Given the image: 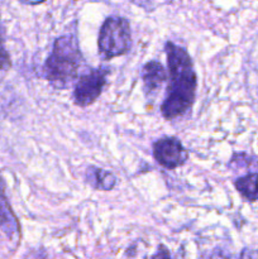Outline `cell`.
I'll list each match as a JSON object with an SVG mask.
<instances>
[{
    "label": "cell",
    "mask_w": 258,
    "mask_h": 259,
    "mask_svg": "<svg viewBox=\"0 0 258 259\" xmlns=\"http://www.w3.org/2000/svg\"><path fill=\"white\" fill-rule=\"evenodd\" d=\"M109 73L110 70L108 67L91 68L82 73L73 89V100L76 105L81 108L91 105L103 93Z\"/></svg>",
    "instance_id": "4"
},
{
    "label": "cell",
    "mask_w": 258,
    "mask_h": 259,
    "mask_svg": "<svg viewBox=\"0 0 258 259\" xmlns=\"http://www.w3.org/2000/svg\"><path fill=\"white\" fill-rule=\"evenodd\" d=\"M235 189L248 201H257L258 200V174L252 172L245 176L239 177L234 182Z\"/></svg>",
    "instance_id": "9"
},
{
    "label": "cell",
    "mask_w": 258,
    "mask_h": 259,
    "mask_svg": "<svg viewBox=\"0 0 258 259\" xmlns=\"http://www.w3.org/2000/svg\"><path fill=\"white\" fill-rule=\"evenodd\" d=\"M151 259H172V258H171V254H169V250L167 249L163 244H161L158 245L157 252L154 253L153 257Z\"/></svg>",
    "instance_id": "11"
},
{
    "label": "cell",
    "mask_w": 258,
    "mask_h": 259,
    "mask_svg": "<svg viewBox=\"0 0 258 259\" xmlns=\"http://www.w3.org/2000/svg\"><path fill=\"white\" fill-rule=\"evenodd\" d=\"M0 230L10 240H17L20 237L19 222L8 201L5 195V184L2 176H0Z\"/></svg>",
    "instance_id": "6"
},
{
    "label": "cell",
    "mask_w": 258,
    "mask_h": 259,
    "mask_svg": "<svg viewBox=\"0 0 258 259\" xmlns=\"http://www.w3.org/2000/svg\"><path fill=\"white\" fill-rule=\"evenodd\" d=\"M153 157L164 168L175 169L187 161L189 153L179 139L164 137L153 144Z\"/></svg>",
    "instance_id": "5"
},
{
    "label": "cell",
    "mask_w": 258,
    "mask_h": 259,
    "mask_svg": "<svg viewBox=\"0 0 258 259\" xmlns=\"http://www.w3.org/2000/svg\"><path fill=\"white\" fill-rule=\"evenodd\" d=\"M85 179L91 187L100 191H110L116 185V177L114 176V174L94 166L86 169Z\"/></svg>",
    "instance_id": "8"
},
{
    "label": "cell",
    "mask_w": 258,
    "mask_h": 259,
    "mask_svg": "<svg viewBox=\"0 0 258 259\" xmlns=\"http://www.w3.org/2000/svg\"><path fill=\"white\" fill-rule=\"evenodd\" d=\"M99 51L105 58L119 57L129 52L132 46L131 24L123 17H109L104 20L98 39Z\"/></svg>",
    "instance_id": "3"
},
{
    "label": "cell",
    "mask_w": 258,
    "mask_h": 259,
    "mask_svg": "<svg viewBox=\"0 0 258 259\" xmlns=\"http://www.w3.org/2000/svg\"><path fill=\"white\" fill-rule=\"evenodd\" d=\"M240 259H258V250L243 249L240 253Z\"/></svg>",
    "instance_id": "12"
},
{
    "label": "cell",
    "mask_w": 258,
    "mask_h": 259,
    "mask_svg": "<svg viewBox=\"0 0 258 259\" xmlns=\"http://www.w3.org/2000/svg\"><path fill=\"white\" fill-rule=\"evenodd\" d=\"M164 51L169 70V83L161 105V113L164 119L172 120L191 109L196 94L197 77L191 57L185 48L174 42H167Z\"/></svg>",
    "instance_id": "1"
},
{
    "label": "cell",
    "mask_w": 258,
    "mask_h": 259,
    "mask_svg": "<svg viewBox=\"0 0 258 259\" xmlns=\"http://www.w3.org/2000/svg\"><path fill=\"white\" fill-rule=\"evenodd\" d=\"M82 62V53L75 35H61L55 40L52 52L43 65V76L53 88L63 90L77 78Z\"/></svg>",
    "instance_id": "2"
},
{
    "label": "cell",
    "mask_w": 258,
    "mask_h": 259,
    "mask_svg": "<svg viewBox=\"0 0 258 259\" xmlns=\"http://www.w3.org/2000/svg\"><path fill=\"white\" fill-rule=\"evenodd\" d=\"M12 66V61H10L9 53L4 50L3 47H0V71L8 70Z\"/></svg>",
    "instance_id": "10"
},
{
    "label": "cell",
    "mask_w": 258,
    "mask_h": 259,
    "mask_svg": "<svg viewBox=\"0 0 258 259\" xmlns=\"http://www.w3.org/2000/svg\"><path fill=\"white\" fill-rule=\"evenodd\" d=\"M167 78L166 70L157 61H149L143 66L142 70V81H143L144 93L147 95L156 94L161 89Z\"/></svg>",
    "instance_id": "7"
}]
</instances>
